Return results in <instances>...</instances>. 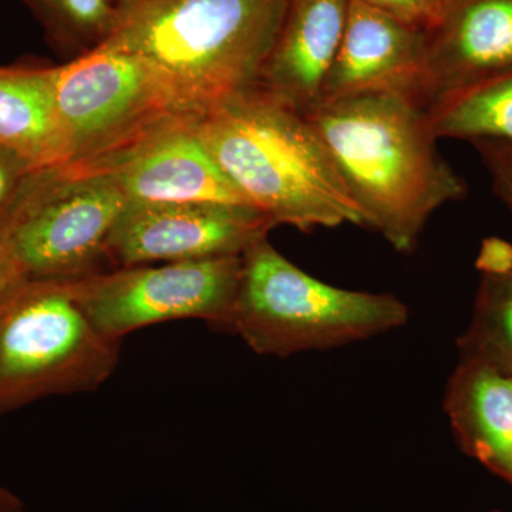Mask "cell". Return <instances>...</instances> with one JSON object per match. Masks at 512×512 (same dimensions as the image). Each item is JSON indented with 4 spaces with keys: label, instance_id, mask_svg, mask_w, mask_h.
I'll list each match as a JSON object with an SVG mask.
<instances>
[{
    "label": "cell",
    "instance_id": "cell-1",
    "mask_svg": "<svg viewBox=\"0 0 512 512\" xmlns=\"http://www.w3.org/2000/svg\"><path fill=\"white\" fill-rule=\"evenodd\" d=\"M365 218L396 251L412 252L431 215L467 185L441 157L427 110L399 92L357 94L309 116Z\"/></svg>",
    "mask_w": 512,
    "mask_h": 512
},
{
    "label": "cell",
    "instance_id": "cell-2",
    "mask_svg": "<svg viewBox=\"0 0 512 512\" xmlns=\"http://www.w3.org/2000/svg\"><path fill=\"white\" fill-rule=\"evenodd\" d=\"M194 126L242 200L274 228L365 227L315 124L261 87L205 111Z\"/></svg>",
    "mask_w": 512,
    "mask_h": 512
},
{
    "label": "cell",
    "instance_id": "cell-3",
    "mask_svg": "<svg viewBox=\"0 0 512 512\" xmlns=\"http://www.w3.org/2000/svg\"><path fill=\"white\" fill-rule=\"evenodd\" d=\"M289 0H133L119 6L106 49L164 77L201 116L258 86Z\"/></svg>",
    "mask_w": 512,
    "mask_h": 512
},
{
    "label": "cell",
    "instance_id": "cell-4",
    "mask_svg": "<svg viewBox=\"0 0 512 512\" xmlns=\"http://www.w3.org/2000/svg\"><path fill=\"white\" fill-rule=\"evenodd\" d=\"M409 322L390 293L349 291L313 278L261 239L242 255L231 332L258 355L286 357L376 338Z\"/></svg>",
    "mask_w": 512,
    "mask_h": 512
},
{
    "label": "cell",
    "instance_id": "cell-5",
    "mask_svg": "<svg viewBox=\"0 0 512 512\" xmlns=\"http://www.w3.org/2000/svg\"><path fill=\"white\" fill-rule=\"evenodd\" d=\"M107 339L67 281L23 276L0 296V416L37 400L99 389L116 372Z\"/></svg>",
    "mask_w": 512,
    "mask_h": 512
},
{
    "label": "cell",
    "instance_id": "cell-6",
    "mask_svg": "<svg viewBox=\"0 0 512 512\" xmlns=\"http://www.w3.org/2000/svg\"><path fill=\"white\" fill-rule=\"evenodd\" d=\"M127 204L110 175L72 164L36 168L0 225V245L26 278L76 281L104 271Z\"/></svg>",
    "mask_w": 512,
    "mask_h": 512
},
{
    "label": "cell",
    "instance_id": "cell-7",
    "mask_svg": "<svg viewBox=\"0 0 512 512\" xmlns=\"http://www.w3.org/2000/svg\"><path fill=\"white\" fill-rule=\"evenodd\" d=\"M64 164H83L128 146L164 121L195 116L150 64L97 47L56 66Z\"/></svg>",
    "mask_w": 512,
    "mask_h": 512
},
{
    "label": "cell",
    "instance_id": "cell-8",
    "mask_svg": "<svg viewBox=\"0 0 512 512\" xmlns=\"http://www.w3.org/2000/svg\"><path fill=\"white\" fill-rule=\"evenodd\" d=\"M242 256L124 266L69 282L74 299L107 339L171 320L201 319L231 332Z\"/></svg>",
    "mask_w": 512,
    "mask_h": 512
},
{
    "label": "cell",
    "instance_id": "cell-9",
    "mask_svg": "<svg viewBox=\"0 0 512 512\" xmlns=\"http://www.w3.org/2000/svg\"><path fill=\"white\" fill-rule=\"evenodd\" d=\"M272 228L245 204L128 202L107 244V262L124 268L242 256Z\"/></svg>",
    "mask_w": 512,
    "mask_h": 512
},
{
    "label": "cell",
    "instance_id": "cell-10",
    "mask_svg": "<svg viewBox=\"0 0 512 512\" xmlns=\"http://www.w3.org/2000/svg\"><path fill=\"white\" fill-rule=\"evenodd\" d=\"M195 117H173L109 156L72 165L110 175L134 204L248 205L202 144Z\"/></svg>",
    "mask_w": 512,
    "mask_h": 512
},
{
    "label": "cell",
    "instance_id": "cell-11",
    "mask_svg": "<svg viewBox=\"0 0 512 512\" xmlns=\"http://www.w3.org/2000/svg\"><path fill=\"white\" fill-rule=\"evenodd\" d=\"M512 70V0H450L426 30L419 87L424 109L447 94Z\"/></svg>",
    "mask_w": 512,
    "mask_h": 512
},
{
    "label": "cell",
    "instance_id": "cell-12",
    "mask_svg": "<svg viewBox=\"0 0 512 512\" xmlns=\"http://www.w3.org/2000/svg\"><path fill=\"white\" fill-rule=\"evenodd\" d=\"M424 55L426 30L350 0L348 22L326 79L322 104L380 92L406 93L419 100Z\"/></svg>",
    "mask_w": 512,
    "mask_h": 512
},
{
    "label": "cell",
    "instance_id": "cell-13",
    "mask_svg": "<svg viewBox=\"0 0 512 512\" xmlns=\"http://www.w3.org/2000/svg\"><path fill=\"white\" fill-rule=\"evenodd\" d=\"M349 8L350 0H289L258 86L303 116L315 113Z\"/></svg>",
    "mask_w": 512,
    "mask_h": 512
},
{
    "label": "cell",
    "instance_id": "cell-14",
    "mask_svg": "<svg viewBox=\"0 0 512 512\" xmlns=\"http://www.w3.org/2000/svg\"><path fill=\"white\" fill-rule=\"evenodd\" d=\"M444 410L458 447L512 487V377L458 362L448 379Z\"/></svg>",
    "mask_w": 512,
    "mask_h": 512
},
{
    "label": "cell",
    "instance_id": "cell-15",
    "mask_svg": "<svg viewBox=\"0 0 512 512\" xmlns=\"http://www.w3.org/2000/svg\"><path fill=\"white\" fill-rule=\"evenodd\" d=\"M56 66H0V146L37 168L64 164Z\"/></svg>",
    "mask_w": 512,
    "mask_h": 512
},
{
    "label": "cell",
    "instance_id": "cell-16",
    "mask_svg": "<svg viewBox=\"0 0 512 512\" xmlns=\"http://www.w3.org/2000/svg\"><path fill=\"white\" fill-rule=\"evenodd\" d=\"M476 268L481 281L470 325L457 340L460 362L512 377V244L485 238Z\"/></svg>",
    "mask_w": 512,
    "mask_h": 512
},
{
    "label": "cell",
    "instance_id": "cell-17",
    "mask_svg": "<svg viewBox=\"0 0 512 512\" xmlns=\"http://www.w3.org/2000/svg\"><path fill=\"white\" fill-rule=\"evenodd\" d=\"M426 110L437 140H500L512 144V70L447 94Z\"/></svg>",
    "mask_w": 512,
    "mask_h": 512
},
{
    "label": "cell",
    "instance_id": "cell-18",
    "mask_svg": "<svg viewBox=\"0 0 512 512\" xmlns=\"http://www.w3.org/2000/svg\"><path fill=\"white\" fill-rule=\"evenodd\" d=\"M47 42L73 59L103 46L119 22V6L113 0H22Z\"/></svg>",
    "mask_w": 512,
    "mask_h": 512
},
{
    "label": "cell",
    "instance_id": "cell-19",
    "mask_svg": "<svg viewBox=\"0 0 512 512\" xmlns=\"http://www.w3.org/2000/svg\"><path fill=\"white\" fill-rule=\"evenodd\" d=\"M490 175L495 195L512 214V144L500 140L473 141Z\"/></svg>",
    "mask_w": 512,
    "mask_h": 512
},
{
    "label": "cell",
    "instance_id": "cell-20",
    "mask_svg": "<svg viewBox=\"0 0 512 512\" xmlns=\"http://www.w3.org/2000/svg\"><path fill=\"white\" fill-rule=\"evenodd\" d=\"M359 2L383 10L416 28L429 30L443 15L450 0H359Z\"/></svg>",
    "mask_w": 512,
    "mask_h": 512
},
{
    "label": "cell",
    "instance_id": "cell-21",
    "mask_svg": "<svg viewBox=\"0 0 512 512\" xmlns=\"http://www.w3.org/2000/svg\"><path fill=\"white\" fill-rule=\"evenodd\" d=\"M37 167L16 151L0 146V225L26 178Z\"/></svg>",
    "mask_w": 512,
    "mask_h": 512
},
{
    "label": "cell",
    "instance_id": "cell-22",
    "mask_svg": "<svg viewBox=\"0 0 512 512\" xmlns=\"http://www.w3.org/2000/svg\"><path fill=\"white\" fill-rule=\"evenodd\" d=\"M23 276L25 275L20 271L15 259L0 245V296L8 291L10 286L15 285L19 279H22Z\"/></svg>",
    "mask_w": 512,
    "mask_h": 512
},
{
    "label": "cell",
    "instance_id": "cell-23",
    "mask_svg": "<svg viewBox=\"0 0 512 512\" xmlns=\"http://www.w3.org/2000/svg\"><path fill=\"white\" fill-rule=\"evenodd\" d=\"M0 512H26L18 495L0 485Z\"/></svg>",
    "mask_w": 512,
    "mask_h": 512
},
{
    "label": "cell",
    "instance_id": "cell-24",
    "mask_svg": "<svg viewBox=\"0 0 512 512\" xmlns=\"http://www.w3.org/2000/svg\"><path fill=\"white\" fill-rule=\"evenodd\" d=\"M114 3H116L117 6H123L126 5V3L133 2V0H113Z\"/></svg>",
    "mask_w": 512,
    "mask_h": 512
},
{
    "label": "cell",
    "instance_id": "cell-25",
    "mask_svg": "<svg viewBox=\"0 0 512 512\" xmlns=\"http://www.w3.org/2000/svg\"><path fill=\"white\" fill-rule=\"evenodd\" d=\"M478 512H505L503 510H488V511H478Z\"/></svg>",
    "mask_w": 512,
    "mask_h": 512
}]
</instances>
